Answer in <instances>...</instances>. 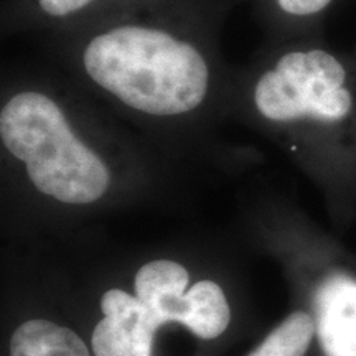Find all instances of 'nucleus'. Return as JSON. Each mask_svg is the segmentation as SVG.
I'll return each instance as SVG.
<instances>
[{
  "label": "nucleus",
  "instance_id": "obj_1",
  "mask_svg": "<svg viewBox=\"0 0 356 356\" xmlns=\"http://www.w3.org/2000/svg\"><path fill=\"white\" fill-rule=\"evenodd\" d=\"M218 2L147 0L47 38L65 76L99 106L140 121H197L229 109Z\"/></svg>",
  "mask_w": 356,
  "mask_h": 356
},
{
  "label": "nucleus",
  "instance_id": "obj_2",
  "mask_svg": "<svg viewBox=\"0 0 356 356\" xmlns=\"http://www.w3.org/2000/svg\"><path fill=\"white\" fill-rule=\"evenodd\" d=\"M91 97L65 74L22 73L3 79L0 142L24 167L32 188L70 207L101 202L113 170L81 124Z\"/></svg>",
  "mask_w": 356,
  "mask_h": 356
},
{
  "label": "nucleus",
  "instance_id": "obj_3",
  "mask_svg": "<svg viewBox=\"0 0 356 356\" xmlns=\"http://www.w3.org/2000/svg\"><path fill=\"white\" fill-rule=\"evenodd\" d=\"M142 2L147 0H7L2 26L8 33L38 32L50 37Z\"/></svg>",
  "mask_w": 356,
  "mask_h": 356
},
{
  "label": "nucleus",
  "instance_id": "obj_4",
  "mask_svg": "<svg viewBox=\"0 0 356 356\" xmlns=\"http://www.w3.org/2000/svg\"><path fill=\"white\" fill-rule=\"evenodd\" d=\"M101 310L104 318L92 333L96 356H152L154 335L162 325L137 297L113 289L102 296Z\"/></svg>",
  "mask_w": 356,
  "mask_h": 356
},
{
  "label": "nucleus",
  "instance_id": "obj_5",
  "mask_svg": "<svg viewBox=\"0 0 356 356\" xmlns=\"http://www.w3.org/2000/svg\"><path fill=\"white\" fill-rule=\"evenodd\" d=\"M315 332L325 356H356V279L333 274L320 284Z\"/></svg>",
  "mask_w": 356,
  "mask_h": 356
},
{
  "label": "nucleus",
  "instance_id": "obj_6",
  "mask_svg": "<svg viewBox=\"0 0 356 356\" xmlns=\"http://www.w3.org/2000/svg\"><path fill=\"white\" fill-rule=\"evenodd\" d=\"M267 42L322 37L325 20L337 0H251Z\"/></svg>",
  "mask_w": 356,
  "mask_h": 356
},
{
  "label": "nucleus",
  "instance_id": "obj_7",
  "mask_svg": "<svg viewBox=\"0 0 356 356\" xmlns=\"http://www.w3.org/2000/svg\"><path fill=\"white\" fill-rule=\"evenodd\" d=\"M188 279L186 269L178 262H149L137 273L136 297L152 312L160 325L168 322L181 323Z\"/></svg>",
  "mask_w": 356,
  "mask_h": 356
},
{
  "label": "nucleus",
  "instance_id": "obj_8",
  "mask_svg": "<svg viewBox=\"0 0 356 356\" xmlns=\"http://www.w3.org/2000/svg\"><path fill=\"white\" fill-rule=\"evenodd\" d=\"M10 356H89L86 345L70 328L48 320H29L10 338Z\"/></svg>",
  "mask_w": 356,
  "mask_h": 356
},
{
  "label": "nucleus",
  "instance_id": "obj_9",
  "mask_svg": "<svg viewBox=\"0 0 356 356\" xmlns=\"http://www.w3.org/2000/svg\"><path fill=\"white\" fill-rule=\"evenodd\" d=\"M231 312L225 293L211 280H200L185 293L181 323L204 340L220 337L228 328Z\"/></svg>",
  "mask_w": 356,
  "mask_h": 356
},
{
  "label": "nucleus",
  "instance_id": "obj_10",
  "mask_svg": "<svg viewBox=\"0 0 356 356\" xmlns=\"http://www.w3.org/2000/svg\"><path fill=\"white\" fill-rule=\"evenodd\" d=\"M314 333V318L307 312H293L249 356H305Z\"/></svg>",
  "mask_w": 356,
  "mask_h": 356
},
{
  "label": "nucleus",
  "instance_id": "obj_11",
  "mask_svg": "<svg viewBox=\"0 0 356 356\" xmlns=\"http://www.w3.org/2000/svg\"><path fill=\"white\" fill-rule=\"evenodd\" d=\"M350 55H351V58H353V60H355V63H356V44H355V47H353V50L350 51Z\"/></svg>",
  "mask_w": 356,
  "mask_h": 356
}]
</instances>
